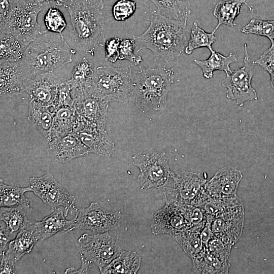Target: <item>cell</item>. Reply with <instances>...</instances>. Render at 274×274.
Here are the masks:
<instances>
[{
  "label": "cell",
  "instance_id": "cell-1",
  "mask_svg": "<svg viewBox=\"0 0 274 274\" xmlns=\"http://www.w3.org/2000/svg\"><path fill=\"white\" fill-rule=\"evenodd\" d=\"M148 20L150 24L146 30L133 37L138 51L149 49L166 62L178 58L187 41V22L168 18L157 11H153Z\"/></svg>",
  "mask_w": 274,
  "mask_h": 274
},
{
  "label": "cell",
  "instance_id": "cell-2",
  "mask_svg": "<svg viewBox=\"0 0 274 274\" xmlns=\"http://www.w3.org/2000/svg\"><path fill=\"white\" fill-rule=\"evenodd\" d=\"M64 6L70 16L73 44L78 49L94 55L105 43L103 0H71Z\"/></svg>",
  "mask_w": 274,
  "mask_h": 274
},
{
  "label": "cell",
  "instance_id": "cell-3",
  "mask_svg": "<svg viewBox=\"0 0 274 274\" xmlns=\"http://www.w3.org/2000/svg\"><path fill=\"white\" fill-rule=\"evenodd\" d=\"M75 51L62 33L42 32L27 47L19 62L29 79L63 66L72 61Z\"/></svg>",
  "mask_w": 274,
  "mask_h": 274
},
{
  "label": "cell",
  "instance_id": "cell-4",
  "mask_svg": "<svg viewBox=\"0 0 274 274\" xmlns=\"http://www.w3.org/2000/svg\"><path fill=\"white\" fill-rule=\"evenodd\" d=\"M172 68L146 67L134 73L131 100L143 112L162 110L167 104V96L174 82Z\"/></svg>",
  "mask_w": 274,
  "mask_h": 274
},
{
  "label": "cell",
  "instance_id": "cell-5",
  "mask_svg": "<svg viewBox=\"0 0 274 274\" xmlns=\"http://www.w3.org/2000/svg\"><path fill=\"white\" fill-rule=\"evenodd\" d=\"M131 65L114 67L99 66L83 87L89 93L106 101L128 103L133 88Z\"/></svg>",
  "mask_w": 274,
  "mask_h": 274
},
{
  "label": "cell",
  "instance_id": "cell-6",
  "mask_svg": "<svg viewBox=\"0 0 274 274\" xmlns=\"http://www.w3.org/2000/svg\"><path fill=\"white\" fill-rule=\"evenodd\" d=\"M207 181L199 173L170 171L165 183L157 189L166 203L193 205Z\"/></svg>",
  "mask_w": 274,
  "mask_h": 274
},
{
  "label": "cell",
  "instance_id": "cell-7",
  "mask_svg": "<svg viewBox=\"0 0 274 274\" xmlns=\"http://www.w3.org/2000/svg\"><path fill=\"white\" fill-rule=\"evenodd\" d=\"M42 8L40 0H18L9 17L0 24L1 32L13 35L27 47L42 32L37 19Z\"/></svg>",
  "mask_w": 274,
  "mask_h": 274
},
{
  "label": "cell",
  "instance_id": "cell-8",
  "mask_svg": "<svg viewBox=\"0 0 274 274\" xmlns=\"http://www.w3.org/2000/svg\"><path fill=\"white\" fill-rule=\"evenodd\" d=\"M78 241L81 258L90 264H95L101 273L123 251L117 238L108 232L93 235L85 233Z\"/></svg>",
  "mask_w": 274,
  "mask_h": 274
},
{
  "label": "cell",
  "instance_id": "cell-9",
  "mask_svg": "<svg viewBox=\"0 0 274 274\" xmlns=\"http://www.w3.org/2000/svg\"><path fill=\"white\" fill-rule=\"evenodd\" d=\"M244 64L226 74L222 81V85L227 89L226 96L235 100L239 106L246 101L257 100L256 90L252 86V79L255 73V63L252 61L248 51L247 45H244Z\"/></svg>",
  "mask_w": 274,
  "mask_h": 274
},
{
  "label": "cell",
  "instance_id": "cell-10",
  "mask_svg": "<svg viewBox=\"0 0 274 274\" xmlns=\"http://www.w3.org/2000/svg\"><path fill=\"white\" fill-rule=\"evenodd\" d=\"M132 161L140 170L138 182L142 189L158 188L169 176L170 166L164 152L136 154L133 156Z\"/></svg>",
  "mask_w": 274,
  "mask_h": 274
},
{
  "label": "cell",
  "instance_id": "cell-11",
  "mask_svg": "<svg viewBox=\"0 0 274 274\" xmlns=\"http://www.w3.org/2000/svg\"><path fill=\"white\" fill-rule=\"evenodd\" d=\"M74 224L71 229H86L94 233H104L120 226L122 220L120 212H112L92 202L87 208L76 211Z\"/></svg>",
  "mask_w": 274,
  "mask_h": 274
},
{
  "label": "cell",
  "instance_id": "cell-12",
  "mask_svg": "<svg viewBox=\"0 0 274 274\" xmlns=\"http://www.w3.org/2000/svg\"><path fill=\"white\" fill-rule=\"evenodd\" d=\"M29 182L31 191L52 210L62 207L66 216L70 209L78 210L75 206V198L69 189L59 184L52 174L47 173L41 177H32Z\"/></svg>",
  "mask_w": 274,
  "mask_h": 274
},
{
  "label": "cell",
  "instance_id": "cell-13",
  "mask_svg": "<svg viewBox=\"0 0 274 274\" xmlns=\"http://www.w3.org/2000/svg\"><path fill=\"white\" fill-rule=\"evenodd\" d=\"M72 92L78 122L105 129L109 102L89 93L83 87L72 88Z\"/></svg>",
  "mask_w": 274,
  "mask_h": 274
},
{
  "label": "cell",
  "instance_id": "cell-14",
  "mask_svg": "<svg viewBox=\"0 0 274 274\" xmlns=\"http://www.w3.org/2000/svg\"><path fill=\"white\" fill-rule=\"evenodd\" d=\"M244 219L243 203L219 213L213 218L210 224L215 236L225 244L233 246L242 234Z\"/></svg>",
  "mask_w": 274,
  "mask_h": 274
},
{
  "label": "cell",
  "instance_id": "cell-15",
  "mask_svg": "<svg viewBox=\"0 0 274 274\" xmlns=\"http://www.w3.org/2000/svg\"><path fill=\"white\" fill-rule=\"evenodd\" d=\"M189 228L190 225L181 206L165 203L152 214L151 229L154 235H173Z\"/></svg>",
  "mask_w": 274,
  "mask_h": 274
},
{
  "label": "cell",
  "instance_id": "cell-16",
  "mask_svg": "<svg viewBox=\"0 0 274 274\" xmlns=\"http://www.w3.org/2000/svg\"><path fill=\"white\" fill-rule=\"evenodd\" d=\"M64 79L53 72L39 74L30 79L25 89L29 96L28 102L53 106L58 86Z\"/></svg>",
  "mask_w": 274,
  "mask_h": 274
},
{
  "label": "cell",
  "instance_id": "cell-17",
  "mask_svg": "<svg viewBox=\"0 0 274 274\" xmlns=\"http://www.w3.org/2000/svg\"><path fill=\"white\" fill-rule=\"evenodd\" d=\"M243 176L241 170L230 166L219 169L204 186L206 192L214 198L237 196L236 192Z\"/></svg>",
  "mask_w": 274,
  "mask_h": 274
},
{
  "label": "cell",
  "instance_id": "cell-18",
  "mask_svg": "<svg viewBox=\"0 0 274 274\" xmlns=\"http://www.w3.org/2000/svg\"><path fill=\"white\" fill-rule=\"evenodd\" d=\"M89 153L109 157L115 149V144L105 129L78 122L74 132Z\"/></svg>",
  "mask_w": 274,
  "mask_h": 274
},
{
  "label": "cell",
  "instance_id": "cell-19",
  "mask_svg": "<svg viewBox=\"0 0 274 274\" xmlns=\"http://www.w3.org/2000/svg\"><path fill=\"white\" fill-rule=\"evenodd\" d=\"M0 94L1 97H13L25 92L30 80L19 61H0Z\"/></svg>",
  "mask_w": 274,
  "mask_h": 274
},
{
  "label": "cell",
  "instance_id": "cell-20",
  "mask_svg": "<svg viewBox=\"0 0 274 274\" xmlns=\"http://www.w3.org/2000/svg\"><path fill=\"white\" fill-rule=\"evenodd\" d=\"M48 141L55 159L61 163H66L89 154L86 147L74 133Z\"/></svg>",
  "mask_w": 274,
  "mask_h": 274
},
{
  "label": "cell",
  "instance_id": "cell-21",
  "mask_svg": "<svg viewBox=\"0 0 274 274\" xmlns=\"http://www.w3.org/2000/svg\"><path fill=\"white\" fill-rule=\"evenodd\" d=\"M41 237L37 231L34 222L30 221L10 241L6 252L16 262L23 256L30 252Z\"/></svg>",
  "mask_w": 274,
  "mask_h": 274
},
{
  "label": "cell",
  "instance_id": "cell-22",
  "mask_svg": "<svg viewBox=\"0 0 274 274\" xmlns=\"http://www.w3.org/2000/svg\"><path fill=\"white\" fill-rule=\"evenodd\" d=\"M65 210L62 207L53 210L52 212L41 221L34 222L35 227L40 233L41 241L48 239L60 231L65 233L71 231L74 219L67 220Z\"/></svg>",
  "mask_w": 274,
  "mask_h": 274
},
{
  "label": "cell",
  "instance_id": "cell-23",
  "mask_svg": "<svg viewBox=\"0 0 274 274\" xmlns=\"http://www.w3.org/2000/svg\"><path fill=\"white\" fill-rule=\"evenodd\" d=\"M205 223L190 227L172 235L192 260L201 257L207 250L200 236V232Z\"/></svg>",
  "mask_w": 274,
  "mask_h": 274
},
{
  "label": "cell",
  "instance_id": "cell-24",
  "mask_svg": "<svg viewBox=\"0 0 274 274\" xmlns=\"http://www.w3.org/2000/svg\"><path fill=\"white\" fill-rule=\"evenodd\" d=\"M31 212L30 202L12 207H1V220L5 223L11 236L15 237L17 233L30 222L28 216Z\"/></svg>",
  "mask_w": 274,
  "mask_h": 274
},
{
  "label": "cell",
  "instance_id": "cell-25",
  "mask_svg": "<svg viewBox=\"0 0 274 274\" xmlns=\"http://www.w3.org/2000/svg\"><path fill=\"white\" fill-rule=\"evenodd\" d=\"M77 124L78 120L73 107L58 108L54 114L48 141L74 133Z\"/></svg>",
  "mask_w": 274,
  "mask_h": 274
},
{
  "label": "cell",
  "instance_id": "cell-26",
  "mask_svg": "<svg viewBox=\"0 0 274 274\" xmlns=\"http://www.w3.org/2000/svg\"><path fill=\"white\" fill-rule=\"evenodd\" d=\"M55 111L53 106H43L28 102V119L32 126L46 139L51 131Z\"/></svg>",
  "mask_w": 274,
  "mask_h": 274
},
{
  "label": "cell",
  "instance_id": "cell-27",
  "mask_svg": "<svg viewBox=\"0 0 274 274\" xmlns=\"http://www.w3.org/2000/svg\"><path fill=\"white\" fill-rule=\"evenodd\" d=\"M244 4L247 5L251 10L252 7L247 0H222L218 2L213 11V14L218 20V24L212 32L215 33L222 24L234 27L235 25L234 21Z\"/></svg>",
  "mask_w": 274,
  "mask_h": 274
},
{
  "label": "cell",
  "instance_id": "cell-28",
  "mask_svg": "<svg viewBox=\"0 0 274 274\" xmlns=\"http://www.w3.org/2000/svg\"><path fill=\"white\" fill-rule=\"evenodd\" d=\"M211 55L206 60L195 59L194 62L201 69L203 76L206 79H211L213 76V73L216 71L225 72L226 74L231 72L230 64L237 61L236 57L232 53L227 56L211 49Z\"/></svg>",
  "mask_w": 274,
  "mask_h": 274
},
{
  "label": "cell",
  "instance_id": "cell-29",
  "mask_svg": "<svg viewBox=\"0 0 274 274\" xmlns=\"http://www.w3.org/2000/svg\"><path fill=\"white\" fill-rule=\"evenodd\" d=\"M141 263V258L135 252L123 250L106 267L102 273H136Z\"/></svg>",
  "mask_w": 274,
  "mask_h": 274
},
{
  "label": "cell",
  "instance_id": "cell-30",
  "mask_svg": "<svg viewBox=\"0 0 274 274\" xmlns=\"http://www.w3.org/2000/svg\"><path fill=\"white\" fill-rule=\"evenodd\" d=\"M156 7L157 11L168 18L187 22L190 14L188 0H149Z\"/></svg>",
  "mask_w": 274,
  "mask_h": 274
},
{
  "label": "cell",
  "instance_id": "cell-31",
  "mask_svg": "<svg viewBox=\"0 0 274 274\" xmlns=\"http://www.w3.org/2000/svg\"><path fill=\"white\" fill-rule=\"evenodd\" d=\"M0 59L10 62H18L24 57L27 48L11 33L1 32Z\"/></svg>",
  "mask_w": 274,
  "mask_h": 274
},
{
  "label": "cell",
  "instance_id": "cell-32",
  "mask_svg": "<svg viewBox=\"0 0 274 274\" xmlns=\"http://www.w3.org/2000/svg\"><path fill=\"white\" fill-rule=\"evenodd\" d=\"M192 261L195 273H228L229 264L221 260L207 250L202 256Z\"/></svg>",
  "mask_w": 274,
  "mask_h": 274
},
{
  "label": "cell",
  "instance_id": "cell-33",
  "mask_svg": "<svg viewBox=\"0 0 274 274\" xmlns=\"http://www.w3.org/2000/svg\"><path fill=\"white\" fill-rule=\"evenodd\" d=\"M27 191H31V187H20L6 185L2 179L0 180V206L12 207L25 203L30 202L25 196Z\"/></svg>",
  "mask_w": 274,
  "mask_h": 274
},
{
  "label": "cell",
  "instance_id": "cell-34",
  "mask_svg": "<svg viewBox=\"0 0 274 274\" xmlns=\"http://www.w3.org/2000/svg\"><path fill=\"white\" fill-rule=\"evenodd\" d=\"M217 37L214 33L205 31L194 22L191 29L190 38L184 51L186 54H191L198 48L207 47L210 50L212 49V45L216 41Z\"/></svg>",
  "mask_w": 274,
  "mask_h": 274
},
{
  "label": "cell",
  "instance_id": "cell-35",
  "mask_svg": "<svg viewBox=\"0 0 274 274\" xmlns=\"http://www.w3.org/2000/svg\"><path fill=\"white\" fill-rule=\"evenodd\" d=\"M94 70L92 64L85 57H83L74 66L68 79L72 88L85 85L92 77Z\"/></svg>",
  "mask_w": 274,
  "mask_h": 274
},
{
  "label": "cell",
  "instance_id": "cell-36",
  "mask_svg": "<svg viewBox=\"0 0 274 274\" xmlns=\"http://www.w3.org/2000/svg\"><path fill=\"white\" fill-rule=\"evenodd\" d=\"M241 31L245 34H254L267 37L274 42V20L252 19L243 27Z\"/></svg>",
  "mask_w": 274,
  "mask_h": 274
},
{
  "label": "cell",
  "instance_id": "cell-37",
  "mask_svg": "<svg viewBox=\"0 0 274 274\" xmlns=\"http://www.w3.org/2000/svg\"><path fill=\"white\" fill-rule=\"evenodd\" d=\"M46 30L61 33L66 27L65 19L61 12L56 8L51 7L46 12L44 19Z\"/></svg>",
  "mask_w": 274,
  "mask_h": 274
},
{
  "label": "cell",
  "instance_id": "cell-38",
  "mask_svg": "<svg viewBox=\"0 0 274 274\" xmlns=\"http://www.w3.org/2000/svg\"><path fill=\"white\" fill-rule=\"evenodd\" d=\"M72 88L68 80L64 79L58 86L53 107L56 110L64 107H73Z\"/></svg>",
  "mask_w": 274,
  "mask_h": 274
},
{
  "label": "cell",
  "instance_id": "cell-39",
  "mask_svg": "<svg viewBox=\"0 0 274 274\" xmlns=\"http://www.w3.org/2000/svg\"><path fill=\"white\" fill-rule=\"evenodd\" d=\"M136 4L131 0H118L113 5L112 14L117 21H124L130 17L135 12Z\"/></svg>",
  "mask_w": 274,
  "mask_h": 274
},
{
  "label": "cell",
  "instance_id": "cell-40",
  "mask_svg": "<svg viewBox=\"0 0 274 274\" xmlns=\"http://www.w3.org/2000/svg\"><path fill=\"white\" fill-rule=\"evenodd\" d=\"M135 46V43L133 38L121 40L119 48V60H127L135 65H140L142 61V58L134 54Z\"/></svg>",
  "mask_w": 274,
  "mask_h": 274
},
{
  "label": "cell",
  "instance_id": "cell-41",
  "mask_svg": "<svg viewBox=\"0 0 274 274\" xmlns=\"http://www.w3.org/2000/svg\"><path fill=\"white\" fill-rule=\"evenodd\" d=\"M232 247L213 234L208 243L207 250L221 260L227 262Z\"/></svg>",
  "mask_w": 274,
  "mask_h": 274
},
{
  "label": "cell",
  "instance_id": "cell-42",
  "mask_svg": "<svg viewBox=\"0 0 274 274\" xmlns=\"http://www.w3.org/2000/svg\"><path fill=\"white\" fill-rule=\"evenodd\" d=\"M190 227L201 225L207 221L206 216L201 208L198 206L187 204L181 206Z\"/></svg>",
  "mask_w": 274,
  "mask_h": 274
},
{
  "label": "cell",
  "instance_id": "cell-43",
  "mask_svg": "<svg viewBox=\"0 0 274 274\" xmlns=\"http://www.w3.org/2000/svg\"><path fill=\"white\" fill-rule=\"evenodd\" d=\"M266 70L270 77L274 76V42L271 43L270 47L267 49L258 59L254 61Z\"/></svg>",
  "mask_w": 274,
  "mask_h": 274
},
{
  "label": "cell",
  "instance_id": "cell-44",
  "mask_svg": "<svg viewBox=\"0 0 274 274\" xmlns=\"http://www.w3.org/2000/svg\"><path fill=\"white\" fill-rule=\"evenodd\" d=\"M121 39L113 37L105 41V59L111 62H115L119 59V48Z\"/></svg>",
  "mask_w": 274,
  "mask_h": 274
},
{
  "label": "cell",
  "instance_id": "cell-45",
  "mask_svg": "<svg viewBox=\"0 0 274 274\" xmlns=\"http://www.w3.org/2000/svg\"><path fill=\"white\" fill-rule=\"evenodd\" d=\"M18 0H1L0 24L5 22L15 8Z\"/></svg>",
  "mask_w": 274,
  "mask_h": 274
},
{
  "label": "cell",
  "instance_id": "cell-46",
  "mask_svg": "<svg viewBox=\"0 0 274 274\" xmlns=\"http://www.w3.org/2000/svg\"><path fill=\"white\" fill-rule=\"evenodd\" d=\"M15 260L8 253L1 255V274L16 273Z\"/></svg>",
  "mask_w": 274,
  "mask_h": 274
},
{
  "label": "cell",
  "instance_id": "cell-47",
  "mask_svg": "<svg viewBox=\"0 0 274 274\" xmlns=\"http://www.w3.org/2000/svg\"><path fill=\"white\" fill-rule=\"evenodd\" d=\"M11 234L7 228L5 223L1 220L0 228V255L5 253L8 250L11 241Z\"/></svg>",
  "mask_w": 274,
  "mask_h": 274
},
{
  "label": "cell",
  "instance_id": "cell-48",
  "mask_svg": "<svg viewBox=\"0 0 274 274\" xmlns=\"http://www.w3.org/2000/svg\"><path fill=\"white\" fill-rule=\"evenodd\" d=\"M81 265L79 269L74 267H70L65 270L64 273H87L91 268V264L81 258Z\"/></svg>",
  "mask_w": 274,
  "mask_h": 274
},
{
  "label": "cell",
  "instance_id": "cell-49",
  "mask_svg": "<svg viewBox=\"0 0 274 274\" xmlns=\"http://www.w3.org/2000/svg\"><path fill=\"white\" fill-rule=\"evenodd\" d=\"M213 234L210 224L207 221L200 232L201 239L203 244L206 247L209 240Z\"/></svg>",
  "mask_w": 274,
  "mask_h": 274
},
{
  "label": "cell",
  "instance_id": "cell-50",
  "mask_svg": "<svg viewBox=\"0 0 274 274\" xmlns=\"http://www.w3.org/2000/svg\"><path fill=\"white\" fill-rule=\"evenodd\" d=\"M42 3L44 2H48L49 1H55L56 2V4L58 6H61L62 5L63 3H65V2H66L68 0H40Z\"/></svg>",
  "mask_w": 274,
  "mask_h": 274
},
{
  "label": "cell",
  "instance_id": "cell-51",
  "mask_svg": "<svg viewBox=\"0 0 274 274\" xmlns=\"http://www.w3.org/2000/svg\"><path fill=\"white\" fill-rule=\"evenodd\" d=\"M271 79V86L272 87V88L274 89V76L273 77H270Z\"/></svg>",
  "mask_w": 274,
  "mask_h": 274
}]
</instances>
